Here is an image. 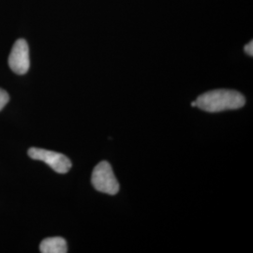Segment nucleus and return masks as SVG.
Here are the masks:
<instances>
[{"label":"nucleus","instance_id":"f257e3e1","mask_svg":"<svg viewBox=\"0 0 253 253\" xmlns=\"http://www.w3.org/2000/svg\"><path fill=\"white\" fill-rule=\"evenodd\" d=\"M196 102L197 107L206 112L218 113L242 108L246 100L244 96L237 91L217 89L204 93L196 100Z\"/></svg>","mask_w":253,"mask_h":253},{"label":"nucleus","instance_id":"f03ea898","mask_svg":"<svg viewBox=\"0 0 253 253\" xmlns=\"http://www.w3.org/2000/svg\"><path fill=\"white\" fill-rule=\"evenodd\" d=\"M91 182L96 190L109 195H116L119 191V183L107 162H101L94 168Z\"/></svg>","mask_w":253,"mask_h":253},{"label":"nucleus","instance_id":"7ed1b4c3","mask_svg":"<svg viewBox=\"0 0 253 253\" xmlns=\"http://www.w3.org/2000/svg\"><path fill=\"white\" fill-rule=\"evenodd\" d=\"M27 154L32 160L42 161L45 163L54 172L58 173H66L72 168V163L70 159L63 154L37 147L29 148Z\"/></svg>","mask_w":253,"mask_h":253},{"label":"nucleus","instance_id":"20e7f679","mask_svg":"<svg viewBox=\"0 0 253 253\" xmlns=\"http://www.w3.org/2000/svg\"><path fill=\"white\" fill-rule=\"evenodd\" d=\"M9 65L11 71L19 75L26 74L29 70V49L25 40L20 39L13 44L9 56Z\"/></svg>","mask_w":253,"mask_h":253},{"label":"nucleus","instance_id":"39448f33","mask_svg":"<svg viewBox=\"0 0 253 253\" xmlns=\"http://www.w3.org/2000/svg\"><path fill=\"white\" fill-rule=\"evenodd\" d=\"M40 252L42 253H68V246L62 237H48L42 240L40 245Z\"/></svg>","mask_w":253,"mask_h":253},{"label":"nucleus","instance_id":"423d86ee","mask_svg":"<svg viewBox=\"0 0 253 253\" xmlns=\"http://www.w3.org/2000/svg\"><path fill=\"white\" fill-rule=\"evenodd\" d=\"M9 96L7 91L0 88V111L6 106V104L9 102Z\"/></svg>","mask_w":253,"mask_h":253},{"label":"nucleus","instance_id":"0eeeda50","mask_svg":"<svg viewBox=\"0 0 253 253\" xmlns=\"http://www.w3.org/2000/svg\"><path fill=\"white\" fill-rule=\"evenodd\" d=\"M245 52L249 55L253 56V42L252 41L251 42H249L247 45L245 46Z\"/></svg>","mask_w":253,"mask_h":253},{"label":"nucleus","instance_id":"6e6552de","mask_svg":"<svg viewBox=\"0 0 253 253\" xmlns=\"http://www.w3.org/2000/svg\"><path fill=\"white\" fill-rule=\"evenodd\" d=\"M191 106H192V107H197V102H196V100L193 101V102H191Z\"/></svg>","mask_w":253,"mask_h":253}]
</instances>
